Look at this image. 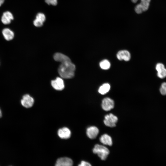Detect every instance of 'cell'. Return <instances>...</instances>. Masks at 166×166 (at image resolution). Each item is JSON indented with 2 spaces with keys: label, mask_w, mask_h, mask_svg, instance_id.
I'll return each mask as SVG.
<instances>
[{
  "label": "cell",
  "mask_w": 166,
  "mask_h": 166,
  "mask_svg": "<svg viewBox=\"0 0 166 166\" xmlns=\"http://www.w3.org/2000/svg\"><path fill=\"white\" fill-rule=\"evenodd\" d=\"M53 58L55 61L61 63L58 69V72L61 77L69 79L73 77L75 66L68 56L57 53L54 54Z\"/></svg>",
  "instance_id": "6da1fadb"
},
{
  "label": "cell",
  "mask_w": 166,
  "mask_h": 166,
  "mask_svg": "<svg viewBox=\"0 0 166 166\" xmlns=\"http://www.w3.org/2000/svg\"><path fill=\"white\" fill-rule=\"evenodd\" d=\"M93 151V153L97 154L102 160H105L109 153V151L107 147L99 144L95 145Z\"/></svg>",
  "instance_id": "7a4b0ae2"
},
{
  "label": "cell",
  "mask_w": 166,
  "mask_h": 166,
  "mask_svg": "<svg viewBox=\"0 0 166 166\" xmlns=\"http://www.w3.org/2000/svg\"><path fill=\"white\" fill-rule=\"evenodd\" d=\"M140 2L135 7V11L137 14H140L147 11L148 9L151 0H131L132 2L136 3L138 1Z\"/></svg>",
  "instance_id": "3957f363"
},
{
  "label": "cell",
  "mask_w": 166,
  "mask_h": 166,
  "mask_svg": "<svg viewBox=\"0 0 166 166\" xmlns=\"http://www.w3.org/2000/svg\"><path fill=\"white\" fill-rule=\"evenodd\" d=\"M118 121L117 117L112 113L106 115L105 117L104 122L107 126L113 127L116 126V124Z\"/></svg>",
  "instance_id": "277c9868"
},
{
  "label": "cell",
  "mask_w": 166,
  "mask_h": 166,
  "mask_svg": "<svg viewBox=\"0 0 166 166\" xmlns=\"http://www.w3.org/2000/svg\"><path fill=\"white\" fill-rule=\"evenodd\" d=\"M21 102L22 105L24 107L30 108L33 106L34 100L33 98L29 95L26 94L23 96Z\"/></svg>",
  "instance_id": "5b68a950"
},
{
  "label": "cell",
  "mask_w": 166,
  "mask_h": 166,
  "mask_svg": "<svg viewBox=\"0 0 166 166\" xmlns=\"http://www.w3.org/2000/svg\"><path fill=\"white\" fill-rule=\"evenodd\" d=\"M73 161L71 158L63 157L57 160L55 166H73Z\"/></svg>",
  "instance_id": "8992f818"
},
{
  "label": "cell",
  "mask_w": 166,
  "mask_h": 166,
  "mask_svg": "<svg viewBox=\"0 0 166 166\" xmlns=\"http://www.w3.org/2000/svg\"><path fill=\"white\" fill-rule=\"evenodd\" d=\"M114 101L108 97L105 98L103 99L102 102V108L104 110L108 111L113 109L114 107Z\"/></svg>",
  "instance_id": "52a82bcc"
},
{
  "label": "cell",
  "mask_w": 166,
  "mask_h": 166,
  "mask_svg": "<svg viewBox=\"0 0 166 166\" xmlns=\"http://www.w3.org/2000/svg\"><path fill=\"white\" fill-rule=\"evenodd\" d=\"M51 84L53 88L57 90H61L65 87L63 80L59 77H57L55 80L52 81Z\"/></svg>",
  "instance_id": "ba28073f"
},
{
  "label": "cell",
  "mask_w": 166,
  "mask_h": 166,
  "mask_svg": "<svg viewBox=\"0 0 166 166\" xmlns=\"http://www.w3.org/2000/svg\"><path fill=\"white\" fill-rule=\"evenodd\" d=\"M157 71V76L160 78L163 79L166 77V69L162 63H158L156 66Z\"/></svg>",
  "instance_id": "9c48e42d"
},
{
  "label": "cell",
  "mask_w": 166,
  "mask_h": 166,
  "mask_svg": "<svg viewBox=\"0 0 166 166\" xmlns=\"http://www.w3.org/2000/svg\"><path fill=\"white\" fill-rule=\"evenodd\" d=\"M99 132V129L97 127L92 126L87 128L86 134L89 138L94 139L97 136Z\"/></svg>",
  "instance_id": "30bf717a"
},
{
  "label": "cell",
  "mask_w": 166,
  "mask_h": 166,
  "mask_svg": "<svg viewBox=\"0 0 166 166\" xmlns=\"http://www.w3.org/2000/svg\"><path fill=\"white\" fill-rule=\"evenodd\" d=\"M117 59L121 61H128L130 59L131 55L129 52L126 50H121L119 51L117 54Z\"/></svg>",
  "instance_id": "8fae6325"
},
{
  "label": "cell",
  "mask_w": 166,
  "mask_h": 166,
  "mask_svg": "<svg viewBox=\"0 0 166 166\" xmlns=\"http://www.w3.org/2000/svg\"><path fill=\"white\" fill-rule=\"evenodd\" d=\"M57 134L60 138L63 139H67L70 137L71 132L68 128L64 127L59 129Z\"/></svg>",
  "instance_id": "7c38bea8"
},
{
  "label": "cell",
  "mask_w": 166,
  "mask_h": 166,
  "mask_svg": "<svg viewBox=\"0 0 166 166\" xmlns=\"http://www.w3.org/2000/svg\"><path fill=\"white\" fill-rule=\"evenodd\" d=\"M13 19L12 14L10 11H6L3 13L1 18V21L3 24L7 25L9 24Z\"/></svg>",
  "instance_id": "4fadbf2b"
},
{
  "label": "cell",
  "mask_w": 166,
  "mask_h": 166,
  "mask_svg": "<svg viewBox=\"0 0 166 166\" xmlns=\"http://www.w3.org/2000/svg\"><path fill=\"white\" fill-rule=\"evenodd\" d=\"M2 34L4 38L7 41L12 40L14 37V32L8 28L4 29L2 31Z\"/></svg>",
  "instance_id": "5bb4252c"
},
{
  "label": "cell",
  "mask_w": 166,
  "mask_h": 166,
  "mask_svg": "<svg viewBox=\"0 0 166 166\" xmlns=\"http://www.w3.org/2000/svg\"><path fill=\"white\" fill-rule=\"evenodd\" d=\"M101 142L105 145L111 146L113 142L111 137L107 134H104L101 136L100 138Z\"/></svg>",
  "instance_id": "9a60e30c"
},
{
  "label": "cell",
  "mask_w": 166,
  "mask_h": 166,
  "mask_svg": "<svg viewBox=\"0 0 166 166\" xmlns=\"http://www.w3.org/2000/svg\"><path fill=\"white\" fill-rule=\"evenodd\" d=\"M110 88V86L109 84L105 83L100 87L98 92L101 94L104 95L109 91Z\"/></svg>",
  "instance_id": "2e32d148"
},
{
  "label": "cell",
  "mask_w": 166,
  "mask_h": 166,
  "mask_svg": "<svg viewBox=\"0 0 166 166\" xmlns=\"http://www.w3.org/2000/svg\"><path fill=\"white\" fill-rule=\"evenodd\" d=\"M100 67L103 69H107L110 67V63L107 60L105 59L101 61L100 63Z\"/></svg>",
  "instance_id": "e0dca14e"
},
{
  "label": "cell",
  "mask_w": 166,
  "mask_h": 166,
  "mask_svg": "<svg viewBox=\"0 0 166 166\" xmlns=\"http://www.w3.org/2000/svg\"><path fill=\"white\" fill-rule=\"evenodd\" d=\"M160 90L161 94L166 95V82H163L161 84Z\"/></svg>",
  "instance_id": "ac0fdd59"
},
{
  "label": "cell",
  "mask_w": 166,
  "mask_h": 166,
  "mask_svg": "<svg viewBox=\"0 0 166 166\" xmlns=\"http://www.w3.org/2000/svg\"><path fill=\"white\" fill-rule=\"evenodd\" d=\"M36 19H38L44 22L45 20V17L43 14L38 13L36 16Z\"/></svg>",
  "instance_id": "d6986e66"
},
{
  "label": "cell",
  "mask_w": 166,
  "mask_h": 166,
  "mask_svg": "<svg viewBox=\"0 0 166 166\" xmlns=\"http://www.w3.org/2000/svg\"><path fill=\"white\" fill-rule=\"evenodd\" d=\"M43 22L37 19H35L33 22L34 25L37 27L42 26L43 25Z\"/></svg>",
  "instance_id": "ffe728a7"
},
{
  "label": "cell",
  "mask_w": 166,
  "mask_h": 166,
  "mask_svg": "<svg viewBox=\"0 0 166 166\" xmlns=\"http://www.w3.org/2000/svg\"><path fill=\"white\" fill-rule=\"evenodd\" d=\"M45 2L48 4L56 6L57 4V0H45Z\"/></svg>",
  "instance_id": "44dd1931"
},
{
  "label": "cell",
  "mask_w": 166,
  "mask_h": 166,
  "mask_svg": "<svg viewBox=\"0 0 166 166\" xmlns=\"http://www.w3.org/2000/svg\"><path fill=\"white\" fill-rule=\"evenodd\" d=\"M78 166H92L91 164L89 162L85 161H82Z\"/></svg>",
  "instance_id": "7402d4cb"
},
{
  "label": "cell",
  "mask_w": 166,
  "mask_h": 166,
  "mask_svg": "<svg viewBox=\"0 0 166 166\" xmlns=\"http://www.w3.org/2000/svg\"><path fill=\"white\" fill-rule=\"evenodd\" d=\"M4 2V0H0V6Z\"/></svg>",
  "instance_id": "603a6c76"
},
{
  "label": "cell",
  "mask_w": 166,
  "mask_h": 166,
  "mask_svg": "<svg viewBox=\"0 0 166 166\" xmlns=\"http://www.w3.org/2000/svg\"><path fill=\"white\" fill-rule=\"evenodd\" d=\"M2 116V113L1 109H0V118H1Z\"/></svg>",
  "instance_id": "cb8c5ba5"
},
{
  "label": "cell",
  "mask_w": 166,
  "mask_h": 166,
  "mask_svg": "<svg viewBox=\"0 0 166 166\" xmlns=\"http://www.w3.org/2000/svg\"></svg>",
  "instance_id": "d4e9b609"
}]
</instances>
